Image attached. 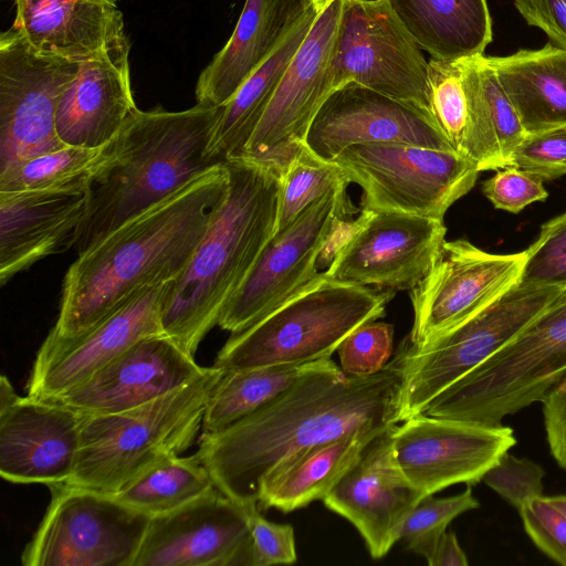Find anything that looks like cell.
Masks as SVG:
<instances>
[{"label": "cell", "mask_w": 566, "mask_h": 566, "mask_svg": "<svg viewBox=\"0 0 566 566\" xmlns=\"http://www.w3.org/2000/svg\"><path fill=\"white\" fill-rule=\"evenodd\" d=\"M470 486L448 497L423 496L407 516L399 541L409 551L424 557L457 516L479 507Z\"/></svg>", "instance_id": "8d00e7d4"}, {"label": "cell", "mask_w": 566, "mask_h": 566, "mask_svg": "<svg viewBox=\"0 0 566 566\" xmlns=\"http://www.w3.org/2000/svg\"><path fill=\"white\" fill-rule=\"evenodd\" d=\"M525 260V250L494 254L464 239L444 240L432 269L410 292L411 347H426L496 301L518 282Z\"/></svg>", "instance_id": "9a60e30c"}, {"label": "cell", "mask_w": 566, "mask_h": 566, "mask_svg": "<svg viewBox=\"0 0 566 566\" xmlns=\"http://www.w3.org/2000/svg\"><path fill=\"white\" fill-rule=\"evenodd\" d=\"M430 113L451 146L464 155L471 128V107L459 60L428 61ZM467 157V156H465Z\"/></svg>", "instance_id": "d590c367"}, {"label": "cell", "mask_w": 566, "mask_h": 566, "mask_svg": "<svg viewBox=\"0 0 566 566\" xmlns=\"http://www.w3.org/2000/svg\"><path fill=\"white\" fill-rule=\"evenodd\" d=\"M331 73L333 91L355 82L431 114L428 61L386 0H343Z\"/></svg>", "instance_id": "7c38bea8"}, {"label": "cell", "mask_w": 566, "mask_h": 566, "mask_svg": "<svg viewBox=\"0 0 566 566\" xmlns=\"http://www.w3.org/2000/svg\"><path fill=\"white\" fill-rule=\"evenodd\" d=\"M510 166L544 181L566 175V126L526 135L513 153Z\"/></svg>", "instance_id": "b9f144b4"}, {"label": "cell", "mask_w": 566, "mask_h": 566, "mask_svg": "<svg viewBox=\"0 0 566 566\" xmlns=\"http://www.w3.org/2000/svg\"><path fill=\"white\" fill-rule=\"evenodd\" d=\"M446 232L440 219L361 210L335 241L325 273L380 290H411L436 263Z\"/></svg>", "instance_id": "4fadbf2b"}, {"label": "cell", "mask_w": 566, "mask_h": 566, "mask_svg": "<svg viewBox=\"0 0 566 566\" xmlns=\"http://www.w3.org/2000/svg\"><path fill=\"white\" fill-rule=\"evenodd\" d=\"M223 371L211 366L185 386L138 407L85 413L65 483L114 494L154 465L192 446Z\"/></svg>", "instance_id": "5b68a950"}, {"label": "cell", "mask_w": 566, "mask_h": 566, "mask_svg": "<svg viewBox=\"0 0 566 566\" xmlns=\"http://www.w3.org/2000/svg\"><path fill=\"white\" fill-rule=\"evenodd\" d=\"M332 160L361 187V210L440 220L473 188L481 172L455 150L397 143L353 145Z\"/></svg>", "instance_id": "ba28073f"}, {"label": "cell", "mask_w": 566, "mask_h": 566, "mask_svg": "<svg viewBox=\"0 0 566 566\" xmlns=\"http://www.w3.org/2000/svg\"><path fill=\"white\" fill-rule=\"evenodd\" d=\"M405 356L369 376H348L332 357L255 412L200 433L197 455L219 491L260 510V484L279 463L311 446L360 430H387L402 419Z\"/></svg>", "instance_id": "6da1fadb"}, {"label": "cell", "mask_w": 566, "mask_h": 566, "mask_svg": "<svg viewBox=\"0 0 566 566\" xmlns=\"http://www.w3.org/2000/svg\"><path fill=\"white\" fill-rule=\"evenodd\" d=\"M102 1H105V2H107V3H109V4H113V6H117V2H118L119 0H102Z\"/></svg>", "instance_id": "816d5d0a"}, {"label": "cell", "mask_w": 566, "mask_h": 566, "mask_svg": "<svg viewBox=\"0 0 566 566\" xmlns=\"http://www.w3.org/2000/svg\"><path fill=\"white\" fill-rule=\"evenodd\" d=\"M51 500L31 541L24 566H132L150 517L112 494L48 485Z\"/></svg>", "instance_id": "30bf717a"}, {"label": "cell", "mask_w": 566, "mask_h": 566, "mask_svg": "<svg viewBox=\"0 0 566 566\" xmlns=\"http://www.w3.org/2000/svg\"><path fill=\"white\" fill-rule=\"evenodd\" d=\"M205 369L169 336L151 335L136 342L82 385L44 400L87 415L116 413L169 394Z\"/></svg>", "instance_id": "603a6c76"}, {"label": "cell", "mask_w": 566, "mask_h": 566, "mask_svg": "<svg viewBox=\"0 0 566 566\" xmlns=\"http://www.w3.org/2000/svg\"><path fill=\"white\" fill-rule=\"evenodd\" d=\"M216 488L209 469L193 453L172 457L154 465L112 495L128 507L154 517L176 511Z\"/></svg>", "instance_id": "d6a6232c"}, {"label": "cell", "mask_w": 566, "mask_h": 566, "mask_svg": "<svg viewBox=\"0 0 566 566\" xmlns=\"http://www.w3.org/2000/svg\"><path fill=\"white\" fill-rule=\"evenodd\" d=\"M318 12L311 7L282 43L222 105L208 154L220 164L241 157L293 55Z\"/></svg>", "instance_id": "4dcf8cb0"}, {"label": "cell", "mask_w": 566, "mask_h": 566, "mask_svg": "<svg viewBox=\"0 0 566 566\" xmlns=\"http://www.w3.org/2000/svg\"><path fill=\"white\" fill-rule=\"evenodd\" d=\"M349 184L337 164L321 158L303 143L281 172L275 233L289 226L311 203L331 190L347 188Z\"/></svg>", "instance_id": "e575fe53"}, {"label": "cell", "mask_w": 566, "mask_h": 566, "mask_svg": "<svg viewBox=\"0 0 566 566\" xmlns=\"http://www.w3.org/2000/svg\"><path fill=\"white\" fill-rule=\"evenodd\" d=\"M525 252L520 283L565 287L566 212L543 223L537 239Z\"/></svg>", "instance_id": "74e56055"}, {"label": "cell", "mask_w": 566, "mask_h": 566, "mask_svg": "<svg viewBox=\"0 0 566 566\" xmlns=\"http://www.w3.org/2000/svg\"><path fill=\"white\" fill-rule=\"evenodd\" d=\"M129 49L126 40L80 62L56 113V133L64 145L106 146L138 109L130 84Z\"/></svg>", "instance_id": "d4e9b609"}, {"label": "cell", "mask_w": 566, "mask_h": 566, "mask_svg": "<svg viewBox=\"0 0 566 566\" xmlns=\"http://www.w3.org/2000/svg\"><path fill=\"white\" fill-rule=\"evenodd\" d=\"M566 377V286L512 340L457 380L423 413L485 426L543 402Z\"/></svg>", "instance_id": "52a82bcc"}, {"label": "cell", "mask_w": 566, "mask_h": 566, "mask_svg": "<svg viewBox=\"0 0 566 566\" xmlns=\"http://www.w3.org/2000/svg\"><path fill=\"white\" fill-rule=\"evenodd\" d=\"M311 7L306 0H245L230 39L199 75L197 103L224 105Z\"/></svg>", "instance_id": "4316f807"}, {"label": "cell", "mask_w": 566, "mask_h": 566, "mask_svg": "<svg viewBox=\"0 0 566 566\" xmlns=\"http://www.w3.org/2000/svg\"><path fill=\"white\" fill-rule=\"evenodd\" d=\"M222 106L136 109L87 185L77 255L114 230L223 165L208 147Z\"/></svg>", "instance_id": "277c9868"}, {"label": "cell", "mask_w": 566, "mask_h": 566, "mask_svg": "<svg viewBox=\"0 0 566 566\" xmlns=\"http://www.w3.org/2000/svg\"><path fill=\"white\" fill-rule=\"evenodd\" d=\"M562 289L517 282L488 307L423 348H412L406 337L399 345L405 356L402 419L422 413L438 395L505 346Z\"/></svg>", "instance_id": "9c48e42d"}, {"label": "cell", "mask_w": 566, "mask_h": 566, "mask_svg": "<svg viewBox=\"0 0 566 566\" xmlns=\"http://www.w3.org/2000/svg\"><path fill=\"white\" fill-rule=\"evenodd\" d=\"M332 0H306L318 13L331 2Z\"/></svg>", "instance_id": "f907efd6"}, {"label": "cell", "mask_w": 566, "mask_h": 566, "mask_svg": "<svg viewBox=\"0 0 566 566\" xmlns=\"http://www.w3.org/2000/svg\"><path fill=\"white\" fill-rule=\"evenodd\" d=\"M80 62L32 50L12 27L0 35V169L65 146L56 133L61 97Z\"/></svg>", "instance_id": "5bb4252c"}, {"label": "cell", "mask_w": 566, "mask_h": 566, "mask_svg": "<svg viewBox=\"0 0 566 566\" xmlns=\"http://www.w3.org/2000/svg\"><path fill=\"white\" fill-rule=\"evenodd\" d=\"M171 281L147 287L80 336L45 338L31 368L28 396L50 399L82 385L136 342L164 334L161 310Z\"/></svg>", "instance_id": "d6986e66"}, {"label": "cell", "mask_w": 566, "mask_h": 566, "mask_svg": "<svg viewBox=\"0 0 566 566\" xmlns=\"http://www.w3.org/2000/svg\"><path fill=\"white\" fill-rule=\"evenodd\" d=\"M396 426L371 439L323 499L327 509L356 527L375 559L399 541L407 516L424 496L397 462L392 441Z\"/></svg>", "instance_id": "7402d4cb"}, {"label": "cell", "mask_w": 566, "mask_h": 566, "mask_svg": "<svg viewBox=\"0 0 566 566\" xmlns=\"http://www.w3.org/2000/svg\"><path fill=\"white\" fill-rule=\"evenodd\" d=\"M543 181L531 172L507 166L484 181L482 190L496 209L517 213L548 197Z\"/></svg>", "instance_id": "ee69618b"}, {"label": "cell", "mask_w": 566, "mask_h": 566, "mask_svg": "<svg viewBox=\"0 0 566 566\" xmlns=\"http://www.w3.org/2000/svg\"><path fill=\"white\" fill-rule=\"evenodd\" d=\"M518 512L533 543L553 560L566 566V515L544 495L530 500Z\"/></svg>", "instance_id": "7bdbcfd3"}, {"label": "cell", "mask_w": 566, "mask_h": 566, "mask_svg": "<svg viewBox=\"0 0 566 566\" xmlns=\"http://www.w3.org/2000/svg\"><path fill=\"white\" fill-rule=\"evenodd\" d=\"M394 349V326L367 322L353 331L340 344L338 357L348 376H369L381 370Z\"/></svg>", "instance_id": "f35d334b"}, {"label": "cell", "mask_w": 566, "mask_h": 566, "mask_svg": "<svg viewBox=\"0 0 566 566\" xmlns=\"http://www.w3.org/2000/svg\"><path fill=\"white\" fill-rule=\"evenodd\" d=\"M108 148L109 143L96 148L65 145L14 161L0 169V192L87 187L90 179L107 157Z\"/></svg>", "instance_id": "836d02e7"}, {"label": "cell", "mask_w": 566, "mask_h": 566, "mask_svg": "<svg viewBox=\"0 0 566 566\" xmlns=\"http://www.w3.org/2000/svg\"><path fill=\"white\" fill-rule=\"evenodd\" d=\"M367 143L455 150L428 112L349 82L325 99L305 144L321 158L332 160L344 148Z\"/></svg>", "instance_id": "44dd1931"}, {"label": "cell", "mask_w": 566, "mask_h": 566, "mask_svg": "<svg viewBox=\"0 0 566 566\" xmlns=\"http://www.w3.org/2000/svg\"><path fill=\"white\" fill-rule=\"evenodd\" d=\"M317 363L318 360L223 373L207 402L201 433L220 431L255 412L293 386Z\"/></svg>", "instance_id": "1f68e13d"}, {"label": "cell", "mask_w": 566, "mask_h": 566, "mask_svg": "<svg viewBox=\"0 0 566 566\" xmlns=\"http://www.w3.org/2000/svg\"><path fill=\"white\" fill-rule=\"evenodd\" d=\"M527 135L566 126V50L546 44L486 56Z\"/></svg>", "instance_id": "f1b7e54d"}, {"label": "cell", "mask_w": 566, "mask_h": 566, "mask_svg": "<svg viewBox=\"0 0 566 566\" xmlns=\"http://www.w3.org/2000/svg\"><path fill=\"white\" fill-rule=\"evenodd\" d=\"M227 195L161 310L164 334L195 354L239 289L277 222L282 169L245 156L224 163Z\"/></svg>", "instance_id": "3957f363"}, {"label": "cell", "mask_w": 566, "mask_h": 566, "mask_svg": "<svg viewBox=\"0 0 566 566\" xmlns=\"http://www.w3.org/2000/svg\"><path fill=\"white\" fill-rule=\"evenodd\" d=\"M12 28L36 53L82 62L128 40L117 6L102 0H13Z\"/></svg>", "instance_id": "484cf974"}, {"label": "cell", "mask_w": 566, "mask_h": 566, "mask_svg": "<svg viewBox=\"0 0 566 566\" xmlns=\"http://www.w3.org/2000/svg\"><path fill=\"white\" fill-rule=\"evenodd\" d=\"M380 432L355 431L290 455L262 480L260 510L274 507L289 513L323 500Z\"/></svg>", "instance_id": "83f0119b"}, {"label": "cell", "mask_w": 566, "mask_h": 566, "mask_svg": "<svg viewBox=\"0 0 566 566\" xmlns=\"http://www.w3.org/2000/svg\"><path fill=\"white\" fill-rule=\"evenodd\" d=\"M87 187L0 192V283L75 247Z\"/></svg>", "instance_id": "cb8c5ba5"}, {"label": "cell", "mask_w": 566, "mask_h": 566, "mask_svg": "<svg viewBox=\"0 0 566 566\" xmlns=\"http://www.w3.org/2000/svg\"><path fill=\"white\" fill-rule=\"evenodd\" d=\"M85 413L21 397L0 379V475L12 483L65 482L73 470Z\"/></svg>", "instance_id": "ffe728a7"}, {"label": "cell", "mask_w": 566, "mask_h": 566, "mask_svg": "<svg viewBox=\"0 0 566 566\" xmlns=\"http://www.w3.org/2000/svg\"><path fill=\"white\" fill-rule=\"evenodd\" d=\"M481 88L485 101L488 118L493 130L504 167L510 166L517 146L526 137L518 114L500 84L493 69L485 62L484 54L476 55Z\"/></svg>", "instance_id": "ab89813d"}, {"label": "cell", "mask_w": 566, "mask_h": 566, "mask_svg": "<svg viewBox=\"0 0 566 566\" xmlns=\"http://www.w3.org/2000/svg\"><path fill=\"white\" fill-rule=\"evenodd\" d=\"M356 211L346 188L331 190L306 207L265 244L218 325L231 334L241 332L310 283L318 274L321 254Z\"/></svg>", "instance_id": "8fae6325"}, {"label": "cell", "mask_w": 566, "mask_h": 566, "mask_svg": "<svg viewBox=\"0 0 566 566\" xmlns=\"http://www.w3.org/2000/svg\"><path fill=\"white\" fill-rule=\"evenodd\" d=\"M417 45L431 57L482 55L492 40L486 0H386Z\"/></svg>", "instance_id": "f546056e"}, {"label": "cell", "mask_w": 566, "mask_h": 566, "mask_svg": "<svg viewBox=\"0 0 566 566\" xmlns=\"http://www.w3.org/2000/svg\"><path fill=\"white\" fill-rule=\"evenodd\" d=\"M395 293L318 273L258 322L232 333L213 367L227 373L332 357L353 331L385 315Z\"/></svg>", "instance_id": "8992f818"}, {"label": "cell", "mask_w": 566, "mask_h": 566, "mask_svg": "<svg viewBox=\"0 0 566 566\" xmlns=\"http://www.w3.org/2000/svg\"><path fill=\"white\" fill-rule=\"evenodd\" d=\"M522 18L566 50V0H514Z\"/></svg>", "instance_id": "bcb514c9"}, {"label": "cell", "mask_w": 566, "mask_h": 566, "mask_svg": "<svg viewBox=\"0 0 566 566\" xmlns=\"http://www.w3.org/2000/svg\"><path fill=\"white\" fill-rule=\"evenodd\" d=\"M227 190L223 164L78 254L64 276L57 319L46 337L75 338L143 290L175 281Z\"/></svg>", "instance_id": "7a4b0ae2"}, {"label": "cell", "mask_w": 566, "mask_h": 566, "mask_svg": "<svg viewBox=\"0 0 566 566\" xmlns=\"http://www.w3.org/2000/svg\"><path fill=\"white\" fill-rule=\"evenodd\" d=\"M260 511L250 513L253 566L294 564L297 555L293 526L271 522Z\"/></svg>", "instance_id": "f6af8a7d"}, {"label": "cell", "mask_w": 566, "mask_h": 566, "mask_svg": "<svg viewBox=\"0 0 566 566\" xmlns=\"http://www.w3.org/2000/svg\"><path fill=\"white\" fill-rule=\"evenodd\" d=\"M542 403L551 453L556 462L566 470V377Z\"/></svg>", "instance_id": "7dc6e473"}, {"label": "cell", "mask_w": 566, "mask_h": 566, "mask_svg": "<svg viewBox=\"0 0 566 566\" xmlns=\"http://www.w3.org/2000/svg\"><path fill=\"white\" fill-rule=\"evenodd\" d=\"M544 469L526 458L505 452L484 474L482 481L509 504L520 510L543 495Z\"/></svg>", "instance_id": "60d3db41"}, {"label": "cell", "mask_w": 566, "mask_h": 566, "mask_svg": "<svg viewBox=\"0 0 566 566\" xmlns=\"http://www.w3.org/2000/svg\"><path fill=\"white\" fill-rule=\"evenodd\" d=\"M547 497L553 505H555L564 515H566V495H554Z\"/></svg>", "instance_id": "681fc988"}, {"label": "cell", "mask_w": 566, "mask_h": 566, "mask_svg": "<svg viewBox=\"0 0 566 566\" xmlns=\"http://www.w3.org/2000/svg\"><path fill=\"white\" fill-rule=\"evenodd\" d=\"M430 566H467L468 557L453 532H444L424 556Z\"/></svg>", "instance_id": "c3c4849f"}, {"label": "cell", "mask_w": 566, "mask_h": 566, "mask_svg": "<svg viewBox=\"0 0 566 566\" xmlns=\"http://www.w3.org/2000/svg\"><path fill=\"white\" fill-rule=\"evenodd\" d=\"M392 431L397 462L426 496L458 483L482 481L488 470L516 444L514 431L502 426L441 419L419 413Z\"/></svg>", "instance_id": "e0dca14e"}, {"label": "cell", "mask_w": 566, "mask_h": 566, "mask_svg": "<svg viewBox=\"0 0 566 566\" xmlns=\"http://www.w3.org/2000/svg\"><path fill=\"white\" fill-rule=\"evenodd\" d=\"M343 0H332L316 17L284 71L242 156L281 169L305 143L310 125L333 92L331 63Z\"/></svg>", "instance_id": "2e32d148"}, {"label": "cell", "mask_w": 566, "mask_h": 566, "mask_svg": "<svg viewBox=\"0 0 566 566\" xmlns=\"http://www.w3.org/2000/svg\"><path fill=\"white\" fill-rule=\"evenodd\" d=\"M252 511L216 488L150 517L132 566H253Z\"/></svg>", "instance_id": "ac0fdd59"}]
</instances>
